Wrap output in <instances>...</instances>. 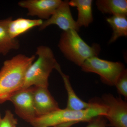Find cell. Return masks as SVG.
<instances>
[{"mask_svg":"<svg viewBox=\"0 0 127 127\" xmlns=\"http://www.w3.org/2000/svg\"><path fill=\"white\" fill-rule=\"evenodd\" d=\"M33 99L37 116L47 114L59 108L58 103L47 88L33 87Z\"/></svg>","mask_w":127,"mask_h":127,"instance_id":"cell-10","label":"cell"},{"mask_svg":"<svg viewBox=\"0 0 127 127\" xmlns=\"http://www.w3.org/2000/svg\"><path fill=\"white\" fill-rule=\"evenodd\" d=\"M14 104L16 113L21 118L30 123L37 117L33 99V87L21 89L9 99Z\"/></svg>","mask_w":127,"mask_h":127,"instance_id":"cell-6","label":"cell"},{"mask_svg":"<svg viewBox=\"0 0 127 127\" xmlns=\"http://www.w3.org/2000/svg\"><path fill=\"white\" fill-rule=\"evenodd\" d=\"M98 9L103 14L114 15H127V0H97Z\"/></svg>","mask_w":127,"mask_h":127,"instance_id":"cell-15","label":"cell"},{"mask_svg":"<svg viewBox=\"0 0 127 127\" xmlns=\"http://www.w3.org/2000/svg\"><path fill=\"white\" fill-rule=\"evenodd\" d=\"M36 54L38 58L27 69L21 89L33 86L48 88L50 73L53 69L57 70L61 67L52 50L48 47L39 46L37 48Z\"/></svg>","mask_w":127,"mask_h":127,"instance_id":"cell-3","label":"cell"},{"mask_svg":"<svg viewBox=\"0 0 127 127\" xmlns=\"http://www.w3.org/2000/svg\"><path fill=\"white\" fill-rule=\"evenodd\" d=\"M83 71L96 73L103 82L114 86L116 81L125 70L124 65L120 62H113L94 57L88 59L81 66Z\"/></svg>","mask_w":127,"mask_h":127,"instance_id":"cell-5","label":"cell"},{"mask_svg":"<svg viewBox=\"0 0 127 127\" xmlns=\"http://www.w3.org/2000/svg\"><path fill=\"white\" fill-rule=\"evenodd\" d=\"M57 71L62 76L68 95L67 104L66 108L69 110L77 111L89 108L91 106L92 102H86L81 100L73 89L69 77L63 73L61 67L58 68Z\"/></svg>","mask_w":127,"mask_h":127,"instance_id":"cell-13","label":"cell"},{"mask_svg":"<svg viewBox=\"0 0 127 127\" xmlns=\"http://www.w3.org/2000/svg\"><path fill=\"white\" fill-rule=\"evenodd\" d=\"M11 17L0 20V56H6L11 50L20 48L19 41L12 38L8 32L7 25Z\"/></svg>","mask_w":127,"mask_h":127,"instance_id":"cell-14","label":"cell"},{"mask_svg":"<svg viewBox=\"0 0 127 127\" xmlns=\"http://www.w3.org/2000/svg\"><path fill=\"white\" fill-rule=\"evenodd\" d=\"M89 108L81 111L57 109L37 116L30 123L33 127H70L81 122H88L100 116L106 117L107 108L103 103L91 102Z\"/></svg>","mask_w":127,"mask_h":127,"instance_id":"cell-1","label":"cell"},{"mask_svg":"<svg viewBox=\"0 0 127 127\" xmlns=\"http://www.w3.org/2000/svg\"><path fill=\"white\" fill-rule=\"evenodd\" d=\"M103 103L107 107V119L110 125L114 127H127V104L120 98L106 94Z\"/></svg>","mask_w":127,"mask_h":127,"instance_id":"cell-8","label":"cell"},{"mask_svg":"<svg viewBox=\"0 0 127 127\" xmlns=\"http://www.w3.org/2000/svg\"><path fill=\"white\" fill-rule=\"evenodd\" d=\"M40 19H30L23 18H17L13 20L11 17L8 22L7 29L10 36L12 39L29 31L36 27H40L43 23Z\"/></svg>","mask_w":127,"mask_h":127,"instance_id":"cell-11","label":"cell"},{"mask_svg":"<svg viewBox=\"0 0 127 127\" xmlns=\"http://www.w3.org/2000/svg\"><path fill=\"white\" fill-rule=\"evenodd\" d=\"M113 32L109 43L116 41L119 37L127 36V16L114 15L106 19Z\"/></svg>","mask_w":127,"mask_h":127,"instance_id":"cell-16","label":"cell"},{"mask_svg":"<svg viewBox=\"0 0 127 127\" xmlns=\"http://www.w3.org/2000/svg\"><path fill=\"white\" fill-rule=\"evenodd\" d=\"M62 1L61 0H24L18 2L20 7L27 9L28 16L47 20Z\"/></svg>","mask_w":127,"mask_h":127,"instance_id":"cell-9","label":"cell"},{"mask_svg":"<svg viewBox=\"0 0 127 127\" xmlns=\"http://www.w3.org/2000/svg\"><path fill=\"white\" fill-rule=\"evenodd\" d=\"M1 118V117L0 114V118Z\"/></svg>","mask_w":127,"mask_h":127,"instance_id":"cell-20","label":"cell"},{"mask_svg":"<svg viewBox=\"0 0 127 127\" xmlns=\"http://www.w3.org/2000/svg\"><path fill=\"white\" fill-rule=\"evenodd\" d=\"M116 86L119 93L123 95L125 99L127 98V70L122 73L116 81Z\"/></svg>","mask_w":127,"mask_h":127,"instance_id":"cell-17","label":"cell"},{"mask_svg":"<svg viewBox=\"0 0 127 127\" xmlns=\"http://www.w3.org/2000/svg\"><path fill=\"white\" fill-rule=\"evenodd\" d=\"M58 47L66 58L80 66L88 59L98 57L101 50L98 44L89 45L74 30L63 32Z\"/></svg>","mask_w":127,"mask_h":127,"instance_id":"cell-4","label":"cell"},{"mask_svg":"<svg viewBox=\"0 0 127 127\" xmlns=\"http://www.w3.org/2000/svg\"><path fill=\"white\" fill-rule=\"evenodd\" d=\"M35 58L19 54L4 62L0 70V104L21 89L26 72Z\"/></svg>","mask_w":127,"mask_h":127,"instance_id":"cell-2","label":"cell"},{"mask_svg":"<svg viewBox=\"0 0 127 127\" xmlns=\"http://www.w3.org/2000/svg\"><path fill=\"white\" fill-rule=\"evenodd\" d=\"M17 120L10 110L6 111L4 117L0 118V127H16Z\"/></svg>","mask_w":127,"mask_h":127,"instance_id":"cell-18","label":"cell"},{"mask_svg":"<svg viewBox=\"0 0 127 127\" xmlns=\"http://www.w3.org/2000/svg\"><path fill=\"white\" fill-rule=\"evenodd\" d=\"M102 117L100 116L91 120L86 127H107L106 122Z\"/></svg>","mask_w":127,"mask_h":127,"instance_id":"cell-19","label":"cell"},{"mask_svg":"<svg viewBox=\"0 0 127 127\" xmlns=\"http://www.w3.org/2000/svg\"><path fill=\"white\" fill-rule=\"evenodd\" d=\"M68 1H62L50 18L43 21L42 25L39 27V30H44L50 25H56L63 32L71 30L79 31V28L73 17Z\"/></svg>","mask_w":127,"mask_h":127,"instance_id":"cell-7","label":"cell"},{"mask_svg":"<svg viewBox=\"0 0 127 127\" xmlns=\"http://www.w3.org/2000/svg\"><path fill=\"white\" fill-rule=\"evenodd\" d=\"M92 0H71L68 1L70 6L76 7L78 11V26L88 27L93 21Z\"/></svg>","mask_w":127,"mask_h":127,"instance_id":"cell-12","label":"cell"}]
</instances>
